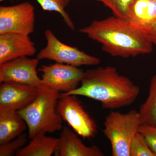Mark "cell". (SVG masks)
<instances>
[{
    "instance_id": "5b68a950",
    "label": "cell",
    "mask_w": 156,
    "mask_h": 156,
    "mask_svg": "<svg viewBox=\"0 0 156 156\" xmlns=\"http://www.w3.org/2000/svg\"><path fill=\"white\" fill-rule=\"evenodd\" d=\"M45 36L47 44L37 55V58L40 60L49 59L76 67L97 66L100 63V58L60 41L49 29L45 31Z\"/></svg>"
},
{
    "instance_id": "d6986e66",
    "label": "cell",
    "mask_w": 156,
    "mask_h": 156,
    "mask_svg": "<svg viewBox=\"0 0 156 156\" xmlns=\"http://www.w3.org/2000/svg\"><path fill=\"white\" fill-rule=\"evenodd\" d=\"M28 138L27 134L23 133L9 142L0 144V156L16 155L17 152L26 145Z\"/></svg>"
},
{
    "instance_id": "e0dca14e",
    "label": "cell",
    "mask_w": 156,
    "mask_h": 156,
    "mask_svg": "<svg viewBox=\"0 0 156 156\" xmlns=\"http://www.w3.org/2000/svg\"><path fill=\"white\" fill-rule=\"evenodd\" d=\"M42 9L45 11L58 12L63 18L64 22L70 29L74 30V24L68 14L66 11V8L70 0H36Z\"/></svg>"
},
{
    "instance_id": "8992f818",
    "label": "cell",
    "mask_w": 156,
    "mask_h": 156,
    "mask_svg": "<svg viewBox=\"0 0 156 156\" xmlns=\"http://www.w3.org/2000/svg\"><path fill=\"white\" fill-rule=\"evenodd\" d=\"M57 111L62 120L84 139L92 138L97 133L96 123L85 110L77 95L60 94Z\"/></svg>"
},
{
    "instance_id": "603a6c76",
    "label": "cell",
    "mask_w": 156,
    "mask_h": 156,
    "mask_svg": "<svg viewBox=\"0 0 156 156\" xmlns=\"http://www.w3.org/2000/svg\"><path fill=\"white\" fill-rule=\"evenodd\" d=\"M6 1V0H0V1H1V2H3V1Z\"/></svg>"
},
{
    "instance_id": "7402d4cb",
    "label": "cell",
    "mask_w": 156,
    "mask_h": 156,
    "mask_svg": "<svg viewBox=\"0 0 156 156\" xmlns=\"http://www.w3.org/2000/svg\"><path fill=\"white\" fill-rule=\"evenodd\" d=\"M144 34L156 48V22L151 28Z\"/></svg>"
},
{
    "instance_id": "7c38bea8",
    "label": "cell",
    "mask_w": 156,
    "mask_h": 156,
    "mask_svg": "<svg viewBox=\"0 0 156 156\" xmlns=\"http://www.w3.org/2000/svg\"><path fill=\"white\" fill-rule=\"evenodd\" d=\"M75 133L68 127L63 126L58 138L55 156H103L97 145H85Z\"/></svg>"
},
{
    "instance_id": "9c48e42d",
    "label": "cell",
    "mask_w": 156,
    "mask_h": 156,
    "mask_svg": "<svg viewBox=\"0 0 156 156\" xmlns=\"http://www.w3.org/2000/svg\"><path fill=\"white\" fill-rule=\"evenodd\" d=\"M39 60L23 57L0 64V83L39 87L42 84L37 69Z\"/></svg>"
},
{
    "instance_id": "44dd1931",
    "label": "cell",
    "mask_w": 156,
    "mask_h": 156,
    "mask_svg": "<svg viewBox=\"0 0 156 156\" xmlns=\"http://www.w3.org/2000/svg\"><path fill=\"white\" fill-rule=\"evenodd\" d=\"M139 131L144 137L148 145L156 156V127L142 124Z\"/></svg>"
},
{
    "instance_id": "7a4b0ae2",
    "label": "cell",
    "mask_w": 156,
    "mask_h": 156,
    "mask_svg": "<svg viewBox=\"0 0 156 156\" xmlns=\"http://www.w3.org/2000/svg\"><path fill=\"white\" fill-rule=\"evenodd\" d=\"M79 31L99 43L102 50L113 57H135L150 53L153 49L144 34L116 16L94 20Z\"/></svg>"
},
{
    "instance_id": "277c9868",
    "label": "cell",
    "mask_w": 156,
    "mask_h": 156,
    "mask_svg": "<svg viewBox=\"0 0 156 156\" xmlns=\"http://www.w3.org/2000/svg\"><path fill=\"white\" fill-rule=\"evenodd\" d=\"M141 125L138 111H112L105 117L104 134L110 142L113 156H130L131 143Z\"/></svg>"
},
{
    "instance_id": "ffe728a7",
    "label": "cell",
    "mask_w": 156,
    "mask_h": 156,
    "mask_svg": "<svg viewBox=\"0 0 156 156\" xmlns=\"http://www.w3.org/2000/svg\"><path fill=\"white\" fill-rule=\"evenodd\" d=\"M130 156H155L139 131L136 133L131 143Z\"/></svg>"
},
{
    "instance_id": "9a60e30c",
    "label": "cell",
    "mask_w": 156,
    "mask_h": 156,
    "mask_svg": "<svg viewBox=\"0 0 156 156\" xmlns=\"http://www.w3.org/2000/svg\"><path fill=\"white\" fill-rule=\"evenodd\" d=\"M58 138L47 136L46 133L36 134L27 145L20 149L17 156H51L54 154L58 144Z\"/></svg>"
},
{
    "instance_id": "8fae6325",
    "label": "cell",
    "mask_w": 156,
    "mask_h": 156,
    "mask_svg": "<svg viewBox=\"0 0 156 156\" xmlns=\"http://www.w3.org/2000/svg\"><path fill=\"white\" fill-rule=\"evenodd\" d=\"M29 36L15 33L0 34V64L34 55L36 49Z\"/></svg>"
},
{
    "instance_id": "ba28073f",
    "label": "cell",
    "mask_w": 156,
    "mask_h": 156,
    "mask_svg": "<svg viewBox=\"0 0 156 156\" xmlns=\"http://www.w3.org/2000/svg\"><path fill=\"white\" fill-rule=\"evenodd\" d=\"M38 70L42 73V84L62 93L79 87L84 73L79 67L58 62L42 66Z\"/></svg>"
},
{
    "instance_id": "6da1fadb",
    "label": "cell",
    "mask_w": 156,
    "mask_h": 156,
    "mask_svg": "<svg viewBox=\"0 0 156 156\" xmlns=\"http://www.w3.org/2000/svg\"><path fill=\"white\" fill-rule=\"evenodd\" d=\"M80 85L71 92L64 94L97 101L106 109L130 106L140 93L139 87L129 78L120 74L113 66L98 67L84 72Z\"/></svg>"
},
{
    "instance_id": "52a82bcc",
    "label": "cell",
    "mask_w": 156,
    "mask_h": 156,
    "mask_svg": "<svg viewBox=\"0 0 156 156\" xmlns=\"http://www.w3.org/2000/svg\"><path fill=\"white\" fill-rule=\"evenodd\" d=\"M34 8L25 2L0 7V34L15 33L29 35L34 30Z\"/></svg>"
},
{
    "instance_id": "4fadbf2b",
    "label": "cell",
    "mask_w": 156,
    "mask_h": 156,
    "mask_svg": "<svg viewBox=\"0 0 156 156\" xmlns=\"http://www.w3.org/2000/svg\"><path fill=\"white\" fill-rule=\"evenodd\" d=\"M127 20L133 27L144 33L156 22V0H134Z\"/></svg>"
},
{
    "instance_id": "3957f363",
    "label": "cell",
    "mask_w": 156,
    "mask_h": 156,
    "mask_svg": "<svg viewBox=\"0 0 156 156\" xmlns=\"http://www.w3.org/2000/svg\"><path fill=\"white\" fill-rule=\"evenodd\" d=\"M37 89L34 100L18 111L27 123L30 139L40 132L53 133L63 128L62 119L57 111L60 92L43 84Z\"/></svg>"
},
{
    "instance_id": "2e32d148",
    "label": "cell",
    "mask_w": 156,
    "mask_h": 156,
    "mask_svg": "<svg viewBox=\"0 0 156 156\" xmlns=\"http://www.w3.org/2000/svg\"><path fill=\"white\" fill-rule=\"evenodd\" d=\"M138 112L141 125L156 127V74L151 79L147 98L140 105Z\"/></svg>"
},
{
    "instance_id": "30bf717a",
    "label": "cell",
    "mask_w": 156,
    "mask_h": 156,
    "mask_svg": "<svg viewBox=\"0 0 156 156\" xmlns=\"http://www.w3.org/2000/svg\"><path fill=\"white\" fill-rule=\"evenodd\" d=\"M37 87L15 83L0 86V111H18L25 108L36 97Z\"/></svg>"
},
{
    "instance_id": "5bb4252c",
    "label": "cell",
    "mask_w": 156,
    "mask_h": 156,
    "mask_svg": "<svg viewBox=\"0 0 156 156\" xmlns=\"http://www.w3.org/2000/svg\"><path fill=\"white\" fill-rule=\"evenodd\" d=\"M27 128L26 122L18 111H0V144L15 139Z\"/></svg>"
},
{
    "instance_id": "ac0fdd59",
    "label": "cell",
    "mask_w": 156,
    "mask_h": 156,
    "mask_svg": "<svg viewBox=\"0 0 156 156\" xmlns=\"http://www.w3.org/2000/svg\"><path fill=\"white\" fill-rule=\"evenodd\" d=\"M103 3L115 16L127 20L129 10L134 0H97Z\"/></svg>"
}]
</instances>
